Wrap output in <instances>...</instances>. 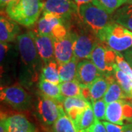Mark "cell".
<instances>
[{"instance_id": "7", "label": "cell", "mask_w": 132, "mask_h": 132, "mask_svg": "<svg viewBox=\"0 0 132 132\" xmlns=\"http://www.w3.org/2000/svg\"><path fill=\"white\" fill-rule=\"evenodd\" d=\"M0 96L2 101L19 111L27 110L32 104L31 95L19 85L1 87Z\"/></svg>"}, {"instance_id": "2", "label": "cell", "mask_w": 132, "mask_h": 132, "mask_svg": "<svg viewBox=\"0 0 132 132\" xmlns=\"http://www.w3.org/2000/svg\"><path fill=\"white\" fill-rule=\"evenodd\" d=\"M43 6V0H13L6 7L5 13L16 23L30 27L39 20Z\"/></svg>"}, {"instance_id": "9", "label": "cell", "mask_w": 132, "mask_h": 132, "mask_svg": "<svg viewBox=\"0 0 132 132\" xmlns=\"http://www.w3.org/2000/svg\"><path fill=\"white\" fill-rule=\"evenodd\" d=\"M78 10V6L73 0H45L43 13L56 15L69 28L70 22L79 15Z\"/></svg>"}, {"instance_id": "35", "label": "cell", "mask_w": 132, "mask_h": 132, "mask_svg": "<svg viewBox=\"0 0 132 132\" xmlns=\"http://www.w3.org/2000/svg\"><path fill=\"white\" fill-rule=\"evenodd\" d=\"M12 1H13V0H0V7H1V10H2L3 9H5L6 7L9 5Z\"/></svg>"}, {"instance_id": "20", "label": "cell", "mask_w": 132, "mask_h": 132, "mask_svg": "<svg viewBox=\"0 0 132 132\" xmlns=\"http://www.w3.org/2000/svg\"><path fill=\"white\" fill-rule=\"evenodd\" d=\"M109 86V80L107 76H101L98 78L92 85L89 86L90 91V103L93 104L95 101L104 98Z\"/></svg>"}, {"instance_id": "17", "label": "cell", "mask_w": 132, "mask_h": 132, "mask_svg": "<svg viewBox=\"0 0 132 132\" xmlns=\"http://www.w3.org/2000/svg\"><path fill=\"white\" fill-rule=\"evenodd\" d=\"M123 101L124 99H120L119 101L107 104L106 120L114 124L123 125V121L125 120Z\"/></svg>"}, {"instance_id": "18", "label": "cell", "mask_w": 132, "mask_h": 132, "mask_svg": "<svg viewBox=\"0 0 132 132\" xmlns=\"http://www.w3.org/2000/svg\"><path fill=\"white\" fill-rule=\"evenodd\" d=\"M112 21L132 32V3L123 5L112 15Z\"/></svg>"}, {"instance_id": "10", "label": "cell", "mask_w": 132, "mask_h": 132, "mask_svg": "<svg viewBox=\"0 0 132 132\" xmlns=\"http://www.w3.org/2000/svg\"><path fill=\"white\" fill-rule=\"evenodd\" d=\"M54 48V57L58 64H63L69 62L74 57L73 37L71 30L65 37L52 38Z\"/></svg>"}, {"instance_id": "27", "label": "cell", "mask_w": 132, "mask_h": 132, "mask_svg": "<svg viewBox=\"0 0 132 132\" xmlns=\"http://www.w3.org/2000/svg\"><path fill=\"white\" fill-rule=\"evenodd\" d=\"M93 2L109 14L112 15L118 8L128 3V0H94Z\"/></svg>"}, {"instance_id": "16", "label": "cell", "mask_w": 132, "mask_h": 132, "mask_svg": "<svg viewBox=\"0 0 132 132\" xmlns=\"http://www.w3.org/2000/svg\"><path fill=\"white\" fill-rule=\"evenodd\" d=\"M109 86L106 94L104 95V100L107 104L112 102L119 101L120 99H129L127 95L125 93L120 85L115 79L114 76H107Z\"/></svg>"}, {"instance_id": "1", "label": "cell", "mask_w": 132, "mask_h": 132, "mask_svg": "<svg viewBox=\"0 0 132 132\" xmlns=\"http://www.w3.org/2000/svg\"><path fill=\"white\" fill-rule=\"evenodd\" d=\"M17 46L23 69L21 80L25 83L32 84L40 79L43 62L38 54L35 43L29 31L19 35L17 37Z\"/></svg>"}, {"instance_id": "14", "label": "cell", "mask_w": 132, "mask_h": 132, "mask_svg": "<svg viewBox=\"0 0 132 132\" xmlns=\"http://www.w3.org/2000/svg\"><path fill=\"white\" fill-rule=\"evenodd\" d=\"M20 27L19 24L10 18L7 15L0 16V41L1 43L13 42L19 36Z\"/></svg>"}, {"instance_id": "29", "label": "cell", "mask_w": 132, "mask_h": 132, "mask_svg": "<svg viewBox=\"0 0 132 132\" xmlns=\"http://www.w3.org/2000/svg\"><path fill=\"white\" fill-rule=\"evenodd\" d=\"M107 104L104 101V99H100L94 101L92 104L95 117L97 120H106V112Z\"/></svg>"}, {"instance_id": "26", "label": "cell", "mask_w": 132, "mask_h": 132, "mask_svg": "<svg viewBox=\"0 0 132 132\" xmlns=\"http://www.w3.org/2000/svg\"><path fill=\"white\" fill-rule=\"evenodd\" d=\"M114 76L125 93L127 95L128 98L132 100V79L130 76L121 71L118 65L115 68Z\"/></svg>"}, {"instance_id": "6", "label": "cell", "mask_w": 132, "mask_h": 132, "mask_svg": "<svg viewBox=\"0 0 132 132\" xmlns=\"http://www.w3.org/2000/svg\"><path fill=\"white\" fill-rule=\"evenodd\" d=\"M116 52L109 48L105 44L99 42L91 54L90 60L104 76H114L116 62Z\"/></svg>"}, {"instance_id": "13", "label": "cell", "mask_w": 132, "mask_h": 132, "mask_svg": "<svg viewBox=\"0 0 132 132\" xmlns=\"http://www.w3.org/2000/svg\"><path fill=\"white\" fill-rule=\"evenodd\" d=\"M6 132H35V127L23 114H15L9 117L1 118Z\"/></svg>"}, {"instance_id": "30", "label": "cell", "mask_w": 132, "mask_h": 132, "mask_svg": "<svg viewBox=\"0 0 132 132\" xmlns=\"http://www.w3.org/2000/svg\"><path fill=\"white\" fill-rule=\"evenodd\" d=\"M116 62L118 67L126 74L129 76L132 79V67L125 59L123 54H121L120 52H116Z\"/></svg>"}, {"instance_id": "11", "label": "cell", "mask_w": 132, "mask_h": 132, "mask_svg": "<svg viewBox=\"0 0 132 132\" xmlns=\"http://www.w3.org/2000/svg\"><path fill=\"white\" fill-rule=\"evenodd\" d=\"M102 73L91 60H83L79 62L76 80L80 84L81 87H88Z\"/></svg>"}, {"instance_id": "15", "label": "cell", "mask_w": 132, "mask_h": 132, "mask_svg": "<svg viewBox=\"0 0 132 132\" xmlns=\"http://www.w3.org/2000/svg\"><path fill=\"white\" fill-rule=\"evenodd\" d=\"M62 22L64 21L56 15L49 13H42V17L38 21L35 30L41 35L52 37L53 29Z\"/></svg>"}, {"instance_id": "34", "label": "cell", "mask_w": 132, "mask_h": 132, "mask_svg": "<svg viewBox=\"0 0 132 132\" xmlns=\"http://www.w3.org/2000/svg\"><path fill=\"white\" fill-rule=\"evenodd\" d=\"M75 2V3L78 6V8L81 6V5H86V4H88L90 2H93L94 0H73Z\"/></svg>"}, {"instance_id": "37", "label": "cell", "mask_w": 132, "mask_h": 132, "mask_svg": "<svg viewBox=\"0 0 132 132\" xmlns=\"http://www.w3.org/2000/svg\"><path fill=\"white\" fill-rule=\"evenodd\" d=\"M128 3H132V0H128Z\"/></svg>"}, {"instance_id": "19", "label": "cell", "mask_w": 132, "mask_h": 132, "mask_svg": "<svg viewBox=\"0 0 132 132\" xmlns=\"http://www.w3.org/2000/svg\"><path fill=\"white\" fill-rule=\"evenodd\" d=\"M38 87L40 92L44 95L54 99L61 104H62V102L64 101L65 98L62 96L61 93L60 85H57L47 80L40 79L38 82Z\"/></svg>"}, {"instance_id": "36", "label": "cell", "mask_w": 132, "mask_h": 132, "mask_svg": "<svg viewBox=\"0 0 132 132\" xmlns=\"http://www.w3.org/2000/svg\"><path fill=\"white\" fill-rule=\"evenodd\" d=\"M123 132H132V123L125 125V128Z\"/></svg>"}, {"instance_id": "5", "label": "cell", "mask_w": 132, "mask_h": 132, "mask_svg": "<svg viewBox=\"0 0 132 132\" xmlns=\"http://www.w3.org/2000/svg\"><path fill=\"white\" fill-rule=\"evenodd\" d=\"M78 14L80 21L85 27L97 35L112 21V15L109 14L93 2L80 6Z\"/></svg>"}, {"instance_id": "32", "label": "cell", "mask_w": 132, "mask_h": 132, "mask_svg": "<svg viewBox=\"0 0 132 132\" xmlns=\"http://www.w3.org/2000/svg\"><path fill=\"white\" fill-rule=\"evenodd\" d=\"M102 123L107 132H123L125 128L124 125H118L109 121H103Z\"/></svg>"}, {"instance_id": "31", "label": "cell", "mask_w": 132, "mask_h": 132, "mask_svg": "<svg viewBox=\"0 0 132 132\" xmlns=\"http://www.w3.org/2000/svg\"><path fill=\"white\" fill-rule=\"evenodd\" d=\"M78 132H107L106 130V128L104 126L102 122H101L99 120H95V123L91 127L86 128L84 130H81Z\"/></svg>"}, {"instance_id": "33", "label": "cell", "mask_w": 132, "mask_h": 132, "mask_svg": "<svg viewBox=\"0 0 132 132\" xmlns=\"http://www.w3.org/2000/svg\"><path fill=\"white\" fill-rule=\"evenodd\" d=\"M123 55L125 57V59L127 60V62L130 64V65L132 67V47L127 51L123 52Z\"/></svg>"}, {"instance_id": "21", "label": "cell", "mask_w": 132, "mask_h": 132, "mask_svg": "<svg viewBox=\"0 0 132 132\" xmlns=\"http://www.w3.org/2000/svg\"><path fill=\"white\" fill-rule=\"evenodd\" d=\"M79 62L76 57H73L71 60L66 63L58 64V71L61 82L76 79Z\"/></svg>"}, {"instance_id": "24", "label": "cell", "mask_w": 132, "mask_h": 132, "mask_svg": "<svg viewBox=\"0 0 132 132\" xmlns=\"http://www.w3.org/2000/svg\"><path fill=\"white\" fill-rule=\"evenodd\" d=\"M60 87L62 95L65 98L71 97H82L81 87L76 79L61 82Z\"/></svg>"}, {"instance_id": "23", "label": "cell", "mask_w": 132, "mask_h": 132, "mask_svg": "<svg viewBox=\"0 0 132 132\" xmlns=\"http://www.w3.org/2000/svg\"><path fill=\"white\" fill-rule=\"evenodd\" d=\"M53 131L78 132L74 123L65 113V109L62 111L60 117L53 124Z\"/></svg>"}, {"instance_id": "22", "label": "cell", "mask_w": 132, "mask_h": 132, "mask_svg": "<svg viewBox=\"0 0 132 132\" xmlns=\"http://www.w3.org/2000/svg\"><path fill=\"white\" fill-rule=\"evenodd\" d=\"M40 79L47 80L57 85L61 83L58 71V63L56 60H53L43 64Z\"/></svg>"}, {"instance_id": "12", "label": "cell", "mask_w": 132, "mask_h": 132, "mask_svg": "<svg viewBox=\"0 0 132 132\" xmlns=\"http://www.w3.org/2000/svg\"><path fill=\"white\" fill-rule=\"evenodd\" d=\"M32 35L38 54L42 59L43 63L55 60L54 42L51 36L44 35L38 33L35 29L29 31Z\"/></svg>"}, {"instance_id": "28", "label": "cell", "mask_w": 132, "mask_h": 132, "mask_svg": "<svg viewBox=\"0 0 132 132\" xmlns=\"http://www.w3.org/2000/svg\"><path fill=\"white\" fill-rule=\"evenodd\" d=\"M91 104L83 97H71L65 98L62 102V106L64 107L65 112L72 107H80L85 109L88 105ZM92 105V104H91Z\"/></svg>"}, {"instance_id": "8", "label": "cell", "mask_w": 132, "mask_h": 132, "mask_svg": "<svg viewBox=\"0 0 132 132\" xmlns=\"http://www.w3.org/2000/svg\"><path fill=\"white\" fill-rule=\"evenodd\" d=\"M62 104L40 92L36 103V112L39 120L46 126L53 125L64 110Z\"/></svg>"}, {"instance_id": "4", "label": "cell", "mask_w": 132, "mask_h": 132, "mask_svg": "<svg viewBox=\"0 0 132 132\" xmlns=\"http://www.w3.org/2000/svg\"><path fill=\"white\" fill-rule=\"evenodd\" d=\"M79 19V23L73 27L70 26L73 37V52L74 57L79 61L83 60H90L91 54L99 41L96 34L85 27Z\"/></svg>"}, {"instance_id": "3", "label": "cell", "mask_w": 132, "mask_h": 132, "mask_svg": "<svg viewBox=\"0 0 132 132\" xmlns=\"http://www.w3.org/2000/svg\"><path fill=\"white\" fill-rule=\"evenodd\" d=\"M99 41L114 52H124L132 47V32L114 21L98 34Z\"/></svg>"}, {"instance_id": "25", "label": "cell", "mask_w": 132, "mask_h": 132, "mask_svg": "<svg viewBox=\"0 0 132 132\" xmlns=\"http://www.w3.org/2000/svg\"><path fill=\"white\" fill-rule=\"evenodd\" d=\"M95 120L96 118L95 117L93 109L92 107V105L90 104L85 108L84 112L80 116L79 122L76 126L77 131H79L81 130H84L91 127L95 123Z\"/></svg>"}]
</instances>
